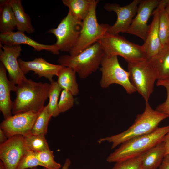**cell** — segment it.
<instances>
[{"instance_id":"1","label":"cell","mask_w":169,"mask_h":169,"mask_svg":"<svg viewBox=\"0 0 169 169\" xmlns=\"http://www.w3.org/2000/svg\"><path fill=\"white\" fill-rule=\"evenodd\" d=\"M169 117V115L153 109L148 101H145L144 112L137 115L131 126L119 134L101 138L98 142L100 144L107 142L112 144L111 149H114L131 139L151 133L158 127L161 121Z\"/></svg>"},{"instance_id":"2","label":"cell","mask_w":169,"mask_h":169,"mask_svg":"<svg viewBox=\"0 0 169 169\" xmlns=\"http://www.w3.org/2000/svg\"><path fill=\"white\" fill-rule=\"evenodd\" d=\"M50 84L27 79L17 85L12 114L40 112L48 97Z\"/></svg>"},{"instance_id":"3","label":"cell","mask_w":169,"mask_h":169,"mask_svg":"<svg viewBox=\"0 0 169 169\" xmlns=\"http://www.w3.org/2000/svg\"><path fill=\"white\" fill-rule=\"evenodd\" d=\"M169 132V125L158 127L148 134L136 137L121 144L107 157L109 163L116 162L138 157L162 141Z\"/></svg>"},{"instance_id":"4","label":"cell","mask_w":169,"mask_h":169,"mask_svg":"<svg viewBox=\"0 0 169 169\" xmlns=\"http://www.w3.org/2000/svg\"><path fill=\"white\" fill-rule=\"evenodd\" d=\"M105 55L101 45L97 42L76 56H60L58 62L61 65L73 68L80 78L84 79L97 70Z\"/></svg>"},{"instance_id":"5","label":"cell","mask_w":169,"mask_h":169,"mask_svg":"<svg viewBox=\"0 0 169 169\" xmlns=\"http://www.w3.org/2000/svg\"><path fill=\"white\" fill-rule=\"evenodd\" d=\"M97 42L106 55L120 56L128 63L147 60L142 46L131 42L119 34L107 32Z\"/></svg>"},{"instance_id":"6","label":"cell","mask_w":169,"mask_h":169,"mask_svg":"<svg viewBox=\"0 0 169 169\" xmlns=\"http://www.w3.org/2000/svg\"><path fill=\"white\" fill-rule=\"evenodd\" d=\"M99 0H94L90 11L82 21V26L78 41L69 52L71 56H76L97 42L107 32L110 25L99 24L96 15V8Z\"/></svg>"},{"instance_id":"7","label":"cell","mask_w":169,"mask_h":169,"mask_svg":"<svg viewBox=\"0 0 169 169\" xmlns=\"http://www.w3.org/2000/svg\"><path fill=\"white\" fill-rule=\"evenodd\" d=\"M130 81L145 101H148L157 76L151 62L146 60L128 63Z\"/></svg>"},{"instance_id":"8","label":"cell","mask_w":169,"mask_h":169,"mask_svg":"<svg viewBox=\"0 0 169 169\" xmlns=\"http://www.w3.org/2000/svg\"><path fill=\"white\" fill-rule=\"evenodd\" d=\"M100 66V85L102 88H107L110 85L115 84L123 87L129 94L136 91L130 81L128 72L121 66L117 56L105 54Z\"/></svg>"},{"instance_id":"9","label":"cell","mask_w":169,"mask_h":169,"mask_svg":"<svg viewBox=\"0 0 169 169\" xmlns=\"http://www.w3.org/2000/svg\"><path fill=\"white\" fill-rule=\"evenodd\" d=\"M82 26V21L77 19L68 12L57 28L51 29L48 32L55 36L57 40L54 44L59 51L69 53L78 41Z\"/></svg>"},{"instance_id":"10","label":"cell","mask_w":169,"mask_h":169,"mask_svg":"<svg viewBox=\"0 0 169 169\" xmlns=\"http://www.w3.org/2000/svg\"><path fill=\"white\" fill-rule=\"evenodd\" d=\"M40 112H28L17 114L4 119L0 128L8 138L16 135L24 136L31 134L34 123Z\"/></svg>"},{"instance_id":"11","label":"cell","mask_w":169,"mask_h":169,"mask_svg":"<svg viewBox=\"0 0 169 169\" xmlns=\"http://www.w3.org/2000/svg\"><path fill=\"white\" fill-rule=\"evenodd\" d=\"M160 0H140L136 14L125 33L135 35L144 42L149 29L148 20L158 6Z\"/></svg>"},{"instance_id":"12","label":"cell","mask_w":169,"mask_h":169,"mask_svg":"<svg viewBox=\"0 0 169 169\" xmlns=\"http://www.w3.org/2000/svg\"><path fill=\"white\" fill-rule=\"evenodd\" d=\"M140 1L134 0L124 6L116 3H106L104 6V9L108 12H114L117 16L116 22L110 26L107 32L113 34L125 33L136 14Z\"/></svg>"},{"instance_id":"13","label":"cell","mask_w":169,"mask_h":169,"mask_svg":"<svg viewBox=\"0 0 169 169\" xmlns=\"http://www.w3.org/2000/svg\"><path fill=\"white\" fill-rule=\"evenodd\" d=\"M28 150L23 136L11 137L0 144V161L4 164L6 169H17Z\"/></svg>"},{"instance_id":"14","label":"cell","mask_w":169,"mask_h":169,"mask_svg":"<svg viewBox=\"0 0 169 169\" xmlns=\"http://www.w3.org/2000/svg\"><path fill=\"white\" fill-rule=\"evenodd\" d=\"M0 60L8 72L9 79L18 84L27 78L22 71L18 58L22 51L20 45L8 46L0 44Z\"/></svg>"},{"instance_id":"15","label":"cell","mask_w":169,"mask_h":169,"mask_svg":"<svg viewBox=\"0 0 169 169\" xmlns=\"http://www.w3.org/2000/svg\"><path fill=\"white\" fill-rule=\"evenodd\" d=\"M0 43L2 45L8 46L24 44L32 47L34 50L37 51L45 50L55 55L59 54V49L54 44L46 45L40 43L26 35L24 33L19 31L1 33Z\"/></svg>"},{"instance_id":"16","label":"cell","mask_w":169,"mask_h":169,"mask_svg":"<svg viewBox=\"0 0 169 169\" xmlns=\"http://www.w3.org/2000/svg\"><path fill=\"white\" fill-rule=\"evenodd\" d=\"M19 66L24 75L33 71L39 77H44L50 82L54 76H57L60 69L64 66L50 63L42 58H36L33 60L25 61L19 58L18 59Z\"/></svg>"},{"instance_id":"17","label":"cell","mask_w":169,"mask_h":169,"mask_svg":"<svg viewBox=\"0 0 169 169\" xmlns=\"http://www.w3.org/2000/svg\"><path fill=\"white\" fill-rule=\"evenodd\" d=\"M152 15L153 19L150 25L146 39L141 45L147 60L156 56L162 49L159 35V12L158 7L153 11Z\"/></svg>"},{"instance_id":"18","label":"cell","mask_w":169,"mask_h":169,"mask_svg":"<svg viewBox=\"0 0 169 169\" xmlns=\"http://www.w3.org/2000/svg\"><path fill=\"white\" fill-rule=\"evenodd\" d=\"M6 70L3 65L0 64V110L4 119L12 115L13 102L10 98L11 91L15 92L16 87L8 79Z\"/></svg>"},{"instance_id":"19","label":"cell","mask_w":169,"mask_h":169,"mask_svg":"<svg viewBox=\"0 0 169 169\" xmlns=\"http://www.w3.org/2000/svg\"><path fill=\"white\" fill-rule=\"evenodd\" d=\"M165 156V147L162 141L141 155V169H157Z\"/></svg>"},{"instance_id":"20","label":"cell","mask_w":169,"mask_h":169,"mask_svg":"<svg viewBox=\"0 0 169 169\" xmlns=\"http://www.w3.org/2000/svg\"><path fill=\"white\" fill-rule=\"evenodd\" d=\"M15 16L16 28L18 31L31 34L35 29L32 24L31 18L27 14L22 4L21 0H8Z\"/></svg>"},{"instance_id":"21","label":"cell","mask_w":169,"mask_h":169,"mask_svg":"<svg viewBox=\"0 0 169 169\" xmlns=\"http://www.w3.org/2000/svg\"><path fill=\"white\" fill-rule=\"evenodd\" d=\"M156 73L158 80H169V47L167 46L149 60Z\"/></svg>"},{"instance_id":"22","label":"cell","mask_w":169,"mask_h":169,"mask_svg":"<svg viewBox=\"0 0 169 169\" xmlns=\"http://www.w3.org/2000/svg\"><path fill=\"white\" fill-rule=\"evenodd\" d=\"M76 73L73 68L64 66L60 70L57 76V82L61 89L69 91L74 96L77 95L79 92Z\"/></svg>"},{"instance_id":"23","label":"cell","mask_w":169,"mask_h":169,"mask_svg":"<svg viewBox=\"0 0 169 169\" xmlns=\"http://www.w3.org/2000/svg\"><path fill=\"white\" fill-rule=\"evenodd\" d=\"M16 20L8 0L0 2V32L1 33L13 32L16 28Z\"/></svg>"},{"instance_id":"24","label":"cell","mask_w":169,"mask_h":169,"mask_svg":"<svg viewBox=\"0 0 169 169\" xmlns=\"http://www.w3.org/2000/svg\"><path fill=\"white\" fill-rule=\"evenodd\" d=\"M94 0H62L69 12L77 19L83 21L87 16Z\"/></svg>"},{"instance_id":"25","label":"cell","mask_w":169,"mask_h":169,"mask_svg":"<svg viewBox=\"0 0 169 169\" xmlns=\"http://www.w3.org/2000/svg\"><path fill=\"white\" fill-rule=\"evenodd\" d=\"M167 0H160L159 12V35L162 49L168 45L169 40V16L165 7Z\"/></svg>"},{"instance_id":"26","label":"cell","mask_w":169,"mask_h":169,"mask_svg":"<svg viewBox=\"0 0 169 169\" xmlns=\"http://www.w3.org/2000/svg\"><path fill=\"white\" fill-rule=\"evenodd\" d=\"M62 90L57 81L53 80L50 82L48 93L49 100L47 105L49 113L52 117H56L60 113L58 107V99Z\"/></svg>"},{"instance_id":"27","label":"cell","mask_w":169,"mask_h":169,"mask_svg":"<svg viewBox=\"0 0 169 169\" xmlns=\"http://www.w3.org/2000/svg\"><path fill=\"white\" fill-rule=\"evenodd\" d=\"M23 137L28 150L38 152L49 149L45 135L30 134Z\"/></svg>"},{"instance_id":"28","label":"cell","mask_w":169,"mask_h":169,"mask_svg":"<svg viewBox=\"0 0 169 169\" xmlns=\"http://www.w3.org/2000/svg\"><path fill=\"white\" fill-rule=\"evenodd\" d=\"M51 117L49 113L47 105L44 106L36 120L31 134L45 136L47 133L48 124Z\"/></svg>"},{"instance_id":"29","label":"cell","mask_w":169,"mask_h":169,"mask_svg":"<svg viewBox=\"0 0 169 169\" xmlns=\"http://www.w3.org/2000/svg\"><path fill=\"white\" fill-rule=\"evenodd\" d=\"M36 157L44 166L48 169H59L61 166L54 159V155L50 149L38 152H35Z\"/></svg>"},{"instance_id":"30","label":"cell","mask_w":169,"mask_h":169,"mask_svg":"<svg viewBox=\"0 0 169 169\" xmlns=\"http://www.w3.org/2000/svg\"><path fill=\"white\" fill-rule=\"evenodd\" d=\"M38 166L44 167V165L36 157L35 152L28 150L21 159L17 169H28Z\"/></svg>"},{"instance_id":"31","label":"cell","mask_w":169,"mask_h":169,"mask_svg":"<svg viewBox=\"0 0 169 169\" xmlns=\"http://www.w3.org/2000/svg\"><path fill=\"white\" fill-rule=\"evenodd\" d=\"M73 96L69 91L62 90L58 103L60 113L66 111L73 106L74 102Z\"/></svg>"},{"instance_id":"32","label":"cell","mask_w":169,"mask_h":169,"mask_svg":"<svg viewBox=\"0 0 169 169\" xmlns=\"http://www.w3.org/2000/svg\"><path fill=\"white\" fill-rule=\"evenodd\" d=\"M141 155L115 162L111 169H141Z\"/></svg>"},{"instance_id":"33","label":"cell","mask_w":169,"mask_h":169,"mask_svg":"<svg viewBox=\"0 0 169 169\" xmlns=\"http://www.w3.org/2000/svg\"><path fill=\"white\" fill-rule=\"evenodd\" d=\"M156 85L163 86L166 88L167 97L165 101L159 104L155 110L160 112L169 115V80H158Z\"/></svg>"},{"instance_id":"34","label":"cell","mask_w":169,"mask_h":169,"mask_svg":"<svg viewBox=\"0 0 169 169\" xmlns=\"http://www.w3.org/2000/svg\"><path fill=\"white\" fill-rule=\"evenodd\" d=\"M162 141L165 147L166 156L169 155V132L164 136Z\"/></svg>"},{"instance_id":"35","label":"cell","mask_w":169,"mask_h":169,"mask_svg":"<svg viewBox=\"0 0 169 169\" xmlns=\"http://www.w3.org/2000/svg\"><path fill=\"white\" fill-rule=\"evenodd\" d=\"M159 169H169V155H166L160 166Z\"/></svg>"},{"instance_id":"36","label":"cell","mask_w":169,"mask_h":169,"mask_svg":"<svg viewBox=\"0 0 169 169\" xmlns=\"http://www.w3.org/2000/svg\"><path fill=\"white\" fill-rule=\"evenodd\" d=\"M8 138L3 130L0 128V144L6 142Z\"/></svg>"},{"instance_id":"37","label":"cell","mask_w":169,"mask_h":169,"mask_svg":"<svg viewBox=\"0 0 169 169\" xmlns=\"http://www.w3.org/2000/svg\"><path fill=\"white\" fill-rule=\"evenodd\" d=\"M71 164V161L70 159L69 158H66L62 167L61 169H69Z\"/></svg>"},{"instance_id":"38","label":"cell","mask_w":169,"mask_h":169,"mask_svg":"<svg viewBox=\"0 0 169 169\" xmlns=\"http://www.w3.org/2000/svg\"><path fill=\"white\" fill-rule=\"evenodd\" d=\"M165 10L169 16V0H167L165 7Z\"/></svg>"},{"instance_id":"39","label":"cell","mask_w":169,"mask_h":169,"mask_svg":"<svg viewBox=\"0 0 169 169\" xmlns=\"http://www.w3.org/2000/svg\"><path fill=\"white\" fill-rule=\"evenodd\" d=\"M0 169H6L3 163L0 160Z\"/></svg>"},{"instance_id":"40","label":"cell","mask_w":169,"mask_h":169,"mask_svg":"<svg viewBox=\"0 0 169 169\" xmlns=\"http://www.w3.org/2000/svg\"><path fill=\"white\" fill-rule=\"evenodd\" d=\"M33 169H37L36 168H33ZM48 169V168H43V169Z\"/></svg>"},{"instance_id":"41","label":"cell","mask_w":169,"mask_h":169,"mask_svg":"<svg viewBox=\"0 0 169 169\" xmlns=\"http://www.w3.org/2000/svg\"><path fill=\"white\" fill-rule=\"evenodd\" d=\"M167 46L169 47V42H168Z\"/></svg>"}]
</instances>
